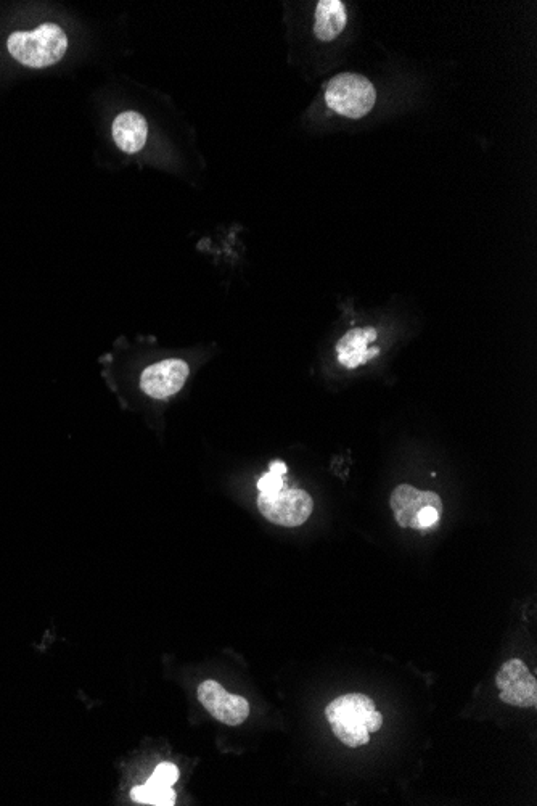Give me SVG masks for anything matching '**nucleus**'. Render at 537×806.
Here are the masks:
<instances>
[{
	"label": "nucleus",
	"instance_id": "nucleus-11",
	"mask_svg": "<svg viewBox=\"0 0 537 806\" xmlns=\"http://www.w3.org/2000/svg\"><path fill=\"white\" fill-rule=\"evenodd\" d=\"M314 18V34L322 42L340 38L348 25V13L341 0H320Z\"/></svg>",
	"mask_w": 537,
	"mask_h": 806
},
{
	"label": "nucleus",
	"instance_id": "nucleus-2",
	"mask_svg": "<svg viewBox=\"0 0 537 806\" xmlns=\"http://www.w3.org/2000/svg\"><path fill=\"white\" fill-rule=\"evenodd\" d=\"M375 710L374 700L364 694H346L332 700L325 708V716L335 736L351 749L370 742L367 718Z\"/></svg>",
	"mask_w": 537,
	"mask_h": 806
},
{
	"label": "nucleus",
	"instance_id": "nucleus-8",
	"mask_svg": "<svg viewBox=\"0 0 537 806\" xmlns=\"http://www.w3.org/2000/svg\"><path fill=\"white\" fill-rule=\"evenodd\" d=\"M189 366L181 359H164L145 369L140 377V388L145 395L166 399L176 395L189 379Z\"/></svg>",
	"mask_w": 537,
	"mask_h": 806
},
{
	"label": "nucleus",
	"instance_id": "nucleus-3",
	"mask_svg": "<svg viewBox=\"0 0 537 806\" xmlns=\"http://www.w3.org/2000/svg\"><path fill=\"white\" fill-rule=\"evenodd\" d=\"M390 507L399 527L417 531L435 530L443 514V501L438 494L417 490L407 483L394 488Z\"/></svg>",
	"mask_w": 537,
	"mask_h": 806
},
{
	"label": "nucleus",
	"instance_id": "nucleus-13",
	"mask_svg": "<svg viewBox=\"0 0 537 806\" xmlns=\"http://www.w3.org/2000/svg\"><path fill=\"white\" fill-rule=\"evenodd\" d=\"M148 781L155 782L158 786L173 787L179 781V769L173 763H161L153 771L152 778Z\"/></svg>",
	"mask_w": 537,
	"mask_h": 806
},
{
	"label": "nucleus",
	"instance_id": "nucleus-7",
	"mask_svg": "<svg viewBox=\"0 0 537 806\" xmlns=\"http://www.w3.org/2000/svg\"><path fill=\"white\" fill-rule=\"evenodd\" d=\"M198 700L206 708V712L211 713L213 718L219 723L227 726H240L245 723L250 715V704L248 700L240 695L229 694V692L213 679H208L198 687Z\"/></svg>",
	"mask_w": 537,
	"mask_h": 806
},
{
	"label": "nucleus",
	"instance_id": "nucleus-9",
	"mask_svg": "<svg viewBox=\"0 0 537 806\" xmlns=\"http://www.w3.org/2000/svg\"><path fill=\"white\" fill-rule=\"evenodd\" d=\"M377 337V330L374 327L349 330L338 342V362L346 369H356L372 361L380 353V348L370 346Z\"/></svg>",
	"mask_w": 537,
	"mask_h": 806
},
{
	"label": "nucleus",
	"instance_id": "nucleus-12",
	"mask_svg": "<svg viewBox=\"0 0 537 806\" xmlns=\"http://www.w3.org/2000/svg\"><path fill=\"white\" fill-rule=\"evenodd\" d=\"M131 798L142 805L173 806L176 802V792L171 787L158 786L155 782L147 781L144 786H137L131 790Z\"/></svg>",
	"mask_w": 537,
	"mask_h": 806
},
{
	"label": "nucleus",
	"instance_id": "nucleus-14",
	"mask_svg": "<svg viewBox=\"0 0 537 806\" xmlns=\"http://www.w3.org/2000/svg\"><path fill=\"white\" fill-rule=\"evenodd\" d=\"M382 726H383L382 713L377 712V710H374V712L370 713L369 718H367V731H369L370 734H372V732L380 731V729H382Z\"/></svg>",
	"mask_w": 537,
	"mask_h": 806
},
{
	"label": "nucleus",
	"instance_id": "nucleus-6",
	"mask_svg": "<svg viewBox=\"0 0 537 806\" xmlns=\"http://www.w3.org/2000/svg\"><path fill=\"white\" fill-rule=\"evenodd\" d=\"M496 686L501 691L504 704L518 708H534L537 705V681L525 662L512 658L497 671Z\"/></svg>",
	"mask_w": 537,
	"mask_h": 806
},
{
	"label": "nucleus",
	"instance_id": "nucleus-4",
	"mask_svg": "<svg viewBox=\"0 0 537 806\" xmlns=\"http://www.w3.org/2000/svg\"><path fill=\"white\" fill-rule=\"evenodd\" d=\"M328 108L348 120H361L377 102V91L369 79L356 73H341L325 87Z\"/></svg>",
	"mask_w": 537,
	"mask_h": 806
},
{
	"label": "nucleus",
	"instance_id": "nucleus-5",
	"mask_svg": "<svg viewBox=\"0 0 537 806\" xmlns=\"http://www.w3.org/2000/svg\"><path fill=\"white\" fill-rule=\"evenodd\" d=\"M258 509L274 525L296 528L311 517L314 501L306 491L290 490L287 486L272 493H259Z\"/></svg>",
	"mask_w": 537,
	"mask_h": 806
},
{
	"label": "nucleus",
	"instance_id": "nucleus-1",
	"mask_svg": "<svg viewBox=\"0 0 537 806\" xmlns=\"http://www.w3.org/2000/svg\"><path fill=\"white\" fill-rule=\"evenodd\" d=\"M13 60L33 70L62 62L68 50V36L57 23H42L33 31H15L7 39Z\"/></svg>",
	"mask_w": 537,
	"mask_h": 806
},
{
	"label": "nucleus",
	"instance_id": "nucleus-10",
	"mask_svg": "<svg viewBox=\"0 0 537 806\" xmlns=\"http://www.w3.org/2000/svg\"><path fill=\"white\" fill-rule=\"evenodd\" d=\"M113 139L121 152L136 155L142 152L148 140V123L134 110L119 113L113 121Z\"/></svg>",
	"mask_w": 537,
	"mask_h": 806
}]
</instances>
